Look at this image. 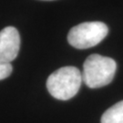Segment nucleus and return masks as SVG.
Here are the masks:
<instances>
[{"label":"nucleus","mask_w":123,"mask_h":123,"mask_svg":"<svg viewBox=\"0 0 123 123\" xmlns=\"http://www.w3.org/2000/svg\"><path fill=\"white\" fill-rule=\"evenodd\" d=\"M82 74L76 67H63L54 71L47 80V88L50 95L59 100H68L79 92Z\"/></svg>","instance_id":"obj_1"},{"label":"nucleus","mask_w":123,"mask_h":123,"mask_svg":"<svg viewBox=\"0 0 123 123\" xmlns=\"http://www.w3.org/2000/svg\"><path fill=\"white\" fill-rule=\"evenodd\" d=\"M116 70L117 64L114 59L93 54L84 62L82 79L88 88H101L112 81Z\"/></svg>","instance_id":"obj_2"},{"label":"nucleus","mask_w":123,"mask_h":123,"mask_svg":"<svg viewBox=\"0 0 123 123\" xmlns=\"http://www.w3.org/2000/svg\"><path fill=\"white\" fill-rule=\"evenodd\" d=\"M109 28L100 21L84 22L73 26L68 34V43L78 49H86L97 46L106 37Z\"/></svg>","instance_id":"obj_3"},{"label":"nucleus","mask_w":123,"mask_h":123,"mask_svg":"<svg viewBox=\"0 0 123 123\" xmlns=\"http://www.w3.org/2000/svg\"><path fill=\"white\" fill-rule=\"evenodd\" d=\"M20 49V36L14 26H6L0 31V61L11 63L18 57Z\"/></svg>","instance_id":"obj_4"},{"label":"nucleus","mask_w":123,"mask_h":123,"mask_svg":"<svg viewBox=\"0 0 123 123\" xmlns=\"http://www.w3.org/2000/svg\"><path fill=\"white\" fill-rule=\"evenodd\" d=\"M100 123H123V100L106 110L101 117Z\"/></svg>","instance_id":"obj_5"},{"label":"nucleus","mask_w":123,"mask_h":123,"mask_svg":"<svg viewBox=\"0 0 123 123\" xmlns=\"http://www.w3.org/2000/svg\"><path fill=\"white\" fill-rule=\"evenodd\" d=\"M13 71L11 63H4L0 61V80L8 78Z\"/></svg>","instance_id":"obj_6"},{"label":"nucleus","mask_w":123,"mask_h":123,"mask_svg":"<svg viewBox=\"0 0 123 123\" xmlns=\"http://www.w3.org/2000/svg\"><path fill=\"white\" fill-rule=\"evenodd\" d=\"M43 1H52V0H43Z\"/></svg>","instance_id":"obj_7"}]
</instances>
